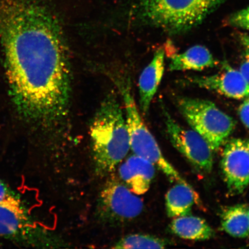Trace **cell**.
<instances>
[{
    "mask_svg": "<svg viewBox=\"0 0 249 249\" xmlns=\"http://www.w3.org/2000/svg\"><path fill=\"white\" fill-rule=\"evenodd\" d=\"M0 40L18 114L46 129L69 114L71 70L63 31L41 0H0Z\"/></svg>",
    "mask_w": 249,
    "mask_h": 249,
    "instance_id": "obj_1",
    "label": "cell"
},
{
    "mask_svg": "<svg viewBox=\"0 0 249 249\" xmlns=\"http://www.w3.org/2000/svg\"><path fill=\"white\" fill-rule=\"evenodd\" d=\"M89 135L95 172L107 176L130 149L125 116L116 95L110 93L102 101L90 124Z\"/></svg>",
    "mask_w": 249,
    "mask_h": 249,
    "instance_id": "obj_2",
    "label": "cell"
},
{
    "mask_svg": "<svg viewBox=\"0 0 249 249\" xmlns=\"http://www.w3.org/2000/svg\"><path fill=\"white\" fill-rule=\"evenodd\" d=\"M226 0H140L139 12L146 23L170 35L188 32L201 24Z\"/></svg>",
    "mask_w": 249,
    "mask_h": 249,
    "instance_id": "obj_3",
    "label": "cell"
},
{
    "mask_svg": "<svg viewBox=\"0 0 249 249\" xmlns=\"http://www.w3.org/2000/svg\"><path fill=\"white\" fill-rule=\"evenodd\" d=\"M114 83L124 102L130 148L134 154L150 161L162 171L171 182H186L165 158L154 136L143 121L134 98L129 78L117 77L114 78Z\"/></svg>",
    "mask_w": 249,
    "mask_h": 249,
    "instance_id": "obj_4",
    "label": "cell"
},
{
    "mask_svg": "<svg viewBox=\"0 0 249 249\" xmlns=\"http://www.w3.org/2000/svg\"><path fill=\"white\" fill-rule=\"evenodd\" d=\"M177 105L193 130L206 140L213 151L226 142L235 129L234 120L213 102L183 97L177 99Z\"/></svg>",
    "mask_w": 249,
    "mask_h": 249,
    "instance_id": "obj_5",
    "label": "cell"
},
{
    "mask_svg": "<svg viewBox=\"0 0 249 249\" xmlns=\"http://www.w3.org/2000/svg\"><path fill=\"white\" fill-rule=\"evenodd\" d=\"M143 208L141 198L124 183L113 178L106 183L99 196L96 214L103 223L121 225L136 219Z\"/></svg>",
    "mask_w": 249,
    "mask_h": 249,
    "instance_id": "obj_6",
    "label": "cell"
},
{
    "mask_svg": "<svg viewBox=\"0 0 249 249\" xmlns=\"http://www.w3.org/2000/svg\"><path fill=\"white\" fill-rule=\"evenodd\" d=\"M163 111L167 132L174 147L199 170L210 173L213 164V150L206 140L195 130L180 126Z\"/></svg>",
    "mask_w": 249,
    "mask_h": 249,
    "instance_id": "obj_7",
    "label": "cell"
},
{
    "mask_svg": "<svg viewBox=\"0 0 249 249\" xmlns=\"http://www.w3.org/2000/svg\"><path fill=\"white\" fill-rule=\"evenodd\" d=\"M222 169L230 194H242L249 184V139L233 138L227 142Z\"/></svg>",
    "mask_w": 249,
    "mask_h": 249,
    "instance_id": "obj_8",
    "label": "cell"
},
{
    "mask_svg": "<svg viewBox=\"0 0 249 249\" xmlns=\"http://www.w3.org/2000/svg\"><path fill=\"white\" fill-rule=\"evenodd\" d=\"M191 83L216 91L230 98L241 99L249 96V85L240 71L225 64L223 70L213 75L189 78Z\"/></svg>",
    "mask_w": 249,
    "mask_h": 249,
    "instance_id": "obj_9",
    "label": "cell"
},
{
    "mask_svg": "<svg viewBox=\"0 0 249 249\" xmlns=\"http://www.w3.org/2000/svg\"><path fill=\"white\" fill-rule=\"evenodd\" d=\"M155 166L150 161L133 154L121 165L120 177L133 194L144 195L154 178Z\"/></svg>",
    "mask_w": 249,
    "mask_h": 249,
    "instance_id": "obj_10",
    "label": "cell"
},
{
    "mask_svg": "<svg viewBox=\"0 0 249 249\" xmlns=\"http://www.w3.org/2000/svg\"><path fill=\"white\" fill-rule=\"evenodd\" d=\"M165 52L163 49L156 51L153 58L139 78L140 107L142 113L147 114L152 99L157 93L163 76Z\"/></svg>",
    "mask_w": 249,
    "mask_h": 249,
    "instance_id": "obj_11",
    "label": "cell"
},
{
    "mask_svg": "<svg viewBox=\"0 0 249 249\" xmlns=\"http://www.w3.org/2000/svg\"><path fill=\"white\" fill-rule=\"evenodd\" d=\"M29 226V216L19 198L0 204V236L17 235Z\"/></svg>",
    "mask_w": 249,
    "mask_h": 249,
    "instance_id": "obj_12",
    "label": "cell"
},
{
    "mask_svg": "<svg viewBox=\"0 0 249 249\" xmlns=\"http://www.w3.org/2000/svg\"><path fill=\"white\" fill-rule=\"evenodd\" d=\"M165 199L167 215L175 218L191 214L198 196L189 183L179 182L168 191Z\"/></svg>",
    "mask_w": 249,
    "mask_h": 249,
    "instance_id": "obj_13",
    "label": "cell"
},
{
    "mask_svg": "<svg viewBox=\"0 0 249 249\" xmlns=\"http://www.w3.org/2000/svg\"><path fill=\"white\" fill-rule=\"evenodd\" d=\"M217 62L207 48L196 45L182 53L174 55L171 58L169 70L171 71H202L213 67Z\"/></svg>",
    "mask_w": 249,
    "mask_h": 249,
    "instance_id": "obj_14",
    "label": "cell"
},
{
    "mask_svg": "<svg viewBox=\"0 0 249 249\" xmlns=\"http://www.w3.org/2000/svg\"><path fill=\"white\" fill-rule=\"evenodd\" d=\"M170 227L174 234L188 240H207L214 234L213 230L206 221L191 214L174 218Z\"/></svg>",
    "mask_w": 249,
    "mask_h": 249,
    "instance_id": "obj_15",
    "label": "cell"
},
{
    "mask_svg": "<svg viewBox=\"0 0 249 249\" xmlns=\"http://www.w3.org/2000/svg\"><path fill=\"white\" fill-rule=\"evenodd\" d=\"M222 229L228 234L236 238L249 236L248 208L238 204L226 208L221 215Z\"/></svg>",
    "mask_w": 249,
    "mask_h": 249,
    "instance_id": "obj_16",
    "label": "cell"
},
{
    "mask_svg": "<svg viewBox=\"0 0 249 249\" xmlns=\"http://www.w3.org/2000/svg\"><path fill=\"white\" fill-rule=\"evenodd\" d=\"M167 243L164 239L156 236L140 234H130L124 236L118 241L113 249H163Z\"/></svg>",
    "mask_w": 249,
    "mask_h": 249,
    "instance_id": "obj_17",
    "label": "cell"
},
{
    "mask_svg": "<svg viewBox=\"0 0 249 249\" xmlns=\"http://www.w3.org/2000/svg\"><path fill=\"white\" fill-rule=\"evenodd\" d=\"M227 24L230 26L249 31V6L230 15Z\"/></svg>",
    "mask_w": 249,
    "mask_h": 249,
    "instance_id": "obj_18",
    "label": "cell"
},
{
    "mask_svg": "<svg viewBox=\"0 0 249 249\" xmlns=\"http://www.w3.org/2000/svg\"><path fill=\"white\" fill-rule=\"evenodd\" d=\"M17 197L9 187L0 180V204Z\"/></svg>",
    "mask_w": 249,
    "mask_h": 249,
    "instance_id": "obj_19",
    "label": "cell"
},
{
    "mask_svg": "<svg viewBox=\"0 0 249 249\" xmlns=\"http://www.w3.org/2000/svg\"><path fill=\"white\" fill-rule=\"evenodd\" d=\"M239 115L242 123L249 129V97L239 107Z\"/></svg>",
    "mask_w": 249,
    "mask_h": 249,
    "instance_id": "obj_20",
    "label": "cell"
},
{
    "mask_svg": "<svg viewBox=\"0 0 249 249\" xmlns=\"http://www.w3.org/2000/svg\"><path fill=\"white\" fill-rule=\"evenodd\" d=\"M239 71L249 85V55L248 54L246 56L245 60L241 65Z\"/></svg>",
    "mask_w": 249,
    "mask_h": 249,
    "instance_id": "obj_21",
    "label": "cell"
},
{
    "mask_svg": "<svg viewBox=\"0 0 249 249\" xmlns=\"http://www.w3.org/2000/svg\"><path fill=\"white\" fill-rule=\"evenodd\" d=\"M242 44L244 45L247 51V54L249 55V36L247 34H242L239 36Z\"/></svg>",
    "mask_w": 249,
    "mask_h": 249,
    "instance_id": "obj_22",
    "label": "cell"
},
{
    "mask_svg": "<svg viewBox=\"0 0 249 249\" xmlns=\"http://www.w3.org/2000/svg\"><path fill=\"white\" fill-rule=\"evenodd\" d=\"M248 216L249 219V208H248Z\"/></svg>",
    "mask_w": 249,
    "mask_h": 249,
    "instance_id": "obj_23",
    "label": "cell"
}]
</instances>
